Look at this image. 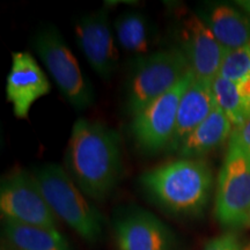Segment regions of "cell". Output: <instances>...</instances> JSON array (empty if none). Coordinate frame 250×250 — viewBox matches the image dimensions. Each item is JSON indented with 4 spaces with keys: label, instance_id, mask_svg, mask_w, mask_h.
<instances>
[{
    "label": "cell",
    "instance_id": "17",
    "mask_svg": "<svg viewBox=\"0 0 250 250\" xmlns=\"http://www.w3.org/2000/svg\"><path fill=\"white\" fill-rule=\"evenodd\" d=\"M117 44L129 54L145 56L151 54L153 33L148 19L139 12H125L114 23Z\"/></svg>",
    "mask_w": 250,
    "mask_h": 250
},
{
    "label": "cell",
    "instance_id": "3",
    "mask_svg": "<svg viewBox=\"0 0 250 250\" xmlns=\"http://www.w3.org/2000/svg\"><path fill=\"white\" fill-rule=\"evenodd\" d=\"M33 174L56 217L87 243L101 241L104 218L64 168L46 164L36 168Z\"/></svg>",
    "mask_w": 250,
    "mask_h": 250
},
{
    "label": "cell",
    "instance_id": "4",
    "mask_svg": "<svg viewBox=\"0 0 250 250\" xmlns=\"http://www.w3.org/2000/svg\"><path fill=\"white\" fill-rule=\"evenodd\" d=\"M126 85V107L136 115L176 85L190 72L179 49H162L134 59Z\"/></svg>",
    "mask_w": 250,
    "mask_h": 250
},
{
    "label": "cell",
    "instance_id": "2",
    "mask_svg": "<svg viewBox=\"0 0 250 250\" xmlns=\"http://www.w3.org/2000/svg\"><path fill=\"white\" fill-rule=\"evenodd\" d=\"M139 182L165 211L180 217H193L201 214L208 205L213 176L205 161L180 158L147 170Z\"/></svg>",
    "mask_w": 250,
    "mask_h": 250
},
{
    "label": "cell",
    "instance_id": "6",
    "mask_svg": "<svg viewBox=\"0 0 250 250\" xmlns=\"http://www.w3.org/2000/svg\"><path fill=\"white\" fill-rule=\"evenodd\" d=\"M214 213L225 227L239 228L249 224L250 156L229 144L218 177Z\"/></svg>",
    "mask_w": 250,
    "mask_h": 250
},
{
    "label": "cell",
    "instance_id": "18",
    "mask_svg": "<svg viewBox=\"0 0 250 250\" xmlns=\"http://www.w3.org/2000/svg\"><path fill=\"white\" fill-rule=\"evenodd\" d=\"M215 103L232 122L234 127L250 120V95L236 83L217 77L212 83Z\"/></svg>",
    "mask_w": 250,
    "mask_h": 250
},
{
    "label": "cell",
    "instance_id": "12",
    "mask_svg": "<svg viewBox=\"0 0 250 250\" xmlns=\"http://www.w3.org/2000/svg\"><path fill=\"white\" fill-rule=\"evenodd\" d=\"M51 90L49 79L29 52H13L6 80V95L15 117L24 120L37 100Z\"/></svg>",
    "mask_w": 250,
    "mask_h": 250
},
{
    "label": "cell",
    "instance_id": "16",
    "mask_svg": "<svg viewBox=\"0 0 250 250\" xmlns=\"http://www.w3.org/2000/svg\"><path fill=\"white\" fill-rule=\"evenodd\" d=\"M2 235L5 242L15 250H73L57 228L4 220Z\"/></svg>",
    "mask_w": 250,
    "mask_h": 250
},
{
    "label": "cell",
    "instance_id": "9",
    "mask_svg": "<svg viewBox=\"0 0 250 250\" xmlns=\"http://www.w3.org/2000/svg\"><path fill=\"white\" fill-rule=\"evenodd\" d=\"M193 78L190 71L170 90L133 115L131 132L139 147L147 152L168 148L176 126L180 101Z\"/></svg>",
    "mask_w": 250,
    "mask_h": 250
},
{
    "label": "cell",
    "instance_id": "23",
    "mask_svg": "<svg viewBox=\"0 0 250 250\" xmlns=\"http://www.w3.org/2000/svg\"><path fill=\"white\" fill-rule=\"evenodd\" d=\"M0 250H15V249L12 248V247L9 246V245H7V243H6V242H2L1 243V249H0Z\"/></svg>",
    "mask_w": 250,
    "mask_h": 250
},
{
    "label": "cell",
    "instance_id": "11",
    "mask_svg": "<svg viewBox=\"0 0 250 250\" xmlns=\"http://www.w3.org/2000/svg\"><path fill=\"white\" fill-rule=\"evenodd\" d=\"M117 250H174L176 236L168 225L139 208L125 211L114 223Z\"/></svg>",
    "mask_w": 250,
    "mask_h": 250
},
{
    "label": "cell",
    "instance_id": "24",
    "mask_svg": "<svg viewBox=\"0 0 250 250\" xmlns=\"http://www.w3.org/2000/svg\"><path fill=\"white\" fill-rule=\"evenodd\" d=\"M242 250H250V245H248V246H247V247H246V248H243Z\"/></svg>",
    "mask_w": 250,
    "mask_h": 250
},
{
    "label": "cell",
    "instance_id": "19",
    "mask_svg": "<svg viewBox=\"0 0 250 250\" xmlns=\"http://www.w3.org/2000/svg\"><path fill=\"white\" fill-rule=\"evenodd\" d=\"M219 76L236 83L250 95V44L228 52Z\"/></svg>",
    "mask_w": 250,
    "mask_h": 250
},
{
    "label": "cell",
    "instance_id": "8",
    "mask_svg": "<svg viewBox=\"0 0 250 250\" xmlns=\"http://www.w3.org/2000/svg\"><path fill=\"white\" fill-rule=\"evenodd\" d=\"M0 211L4 220L57 228V217L46 203L35 176L26 170H13L2 177Z\"/></svg>",
    "mask_w": 250,
    "mask_h": 250
},
{
    "label": "cell",
    "instance_id": "21",
    "mask_svg": "<svg viewBox=\"0 0 250 250\" xmlns=\"http://www.w3.org/2000/svg\"><path fill=\"white\" fill-rule=\"evenodd\" d=\"M228 144L236 146L237 148L250 156V120L240 126L234 127Z\"/></svg>",
    "mask_w": 250,
    "mask_h": 250
},
{
    "label": "cell",
    "instance_id": "15",
    "mask_svg": "<svg viewBox=\"0 0 250 250\" xmlns=\"http://www.w3.org/2000/svg\"><path fill=\"white\" fill-rule=\"evenodd\" d=\"M234 130L232 122L220 108L213 111L193 129L180 144L176 153L182 159H198L208 154L226 140H229Z\"/></svg>",
    "mask_w": 250,
    "mask_h": 250
},
{
    "label": "cell",
    "instance_id": "7",
    "mask_svg": "<svg viewBox=\"0 0 250 250\" xmlns=\"http://www.w3.org/2000/svg\"><path fill=\"white\" fill-rule=\"evenodd\" d=\"M174 36L175 48L184 55L193 76L213 83L220 74L227 51L201 17L193 12L176 13Z\"/></svg>",
    "mask_w": 250,
    "mask_h": 250
},
{
    "label": "cell",
    "instance_id": "20",
    "mask_svg": "<svg viewBox=\"0 0 250 250\" xmlns=\"http://www.w3.org/2000/svg\"><path fill=\"white\" fill-rule=\"evenodd\" d=\"M203 250H242V248L236 234L225 233L210 240Z\"/></svg>",
    "mask_w": 250,
    "mask_h": 250
},
{
    "label": "cell",
    "instance_id": "25",
    "mask_svg": "<svg viewBox=\"0 0 250 250\" xmlns=\"http://www.w3.org/2000/svg\"><path fill=\"white\" fill-rule=\"evenodd\" d=\"M249 224H250V217H249Z\"/></svg>",
    "mask_w": 250,
    "mask_h": 250
},
{
    "label": "cell",
    "instance_id": "13",
    "mask_svg": "<svg viewBox=\"0 0 250 250\" xmlns=\"http://www.w3.org/2000/svg\"><path fill=\"white\" fill-rule=\"evenodd\" d=\"M217 107L211 81L193 78L184 92L177 111L176 126L168 151L176 152L182 140Z\"/></svg>",
    "mask_w": 250,
    "mask_h": 250
},
{
    "label": "cell",
    "instance_id": "1",
    "mask_svg": "<svg viewBox=\"0 0 250 250\" xmlns=\"http://www.w3.org/2000/svg\"><path fill=\"white\" fill-rule=\"evenodd\" d=\"M66 167L88 198L105 201L123 171L120 134L101 122L77 120L68 140Z\"/></svg>",
    "mask_w": 250,
    "mask_h": 250
},
{
    "label": "cell",
    "instance_id": "22",
    "mask_svg": "<svg viewBox=\"0 0 250 250\" xmlns=\"http://www.w3.org/2000/svg\"><path fill=\"white\" fill-rule=\"evenodd\" d=\"M236 5L250 17V0H239V1H236Z\"/></svg>",
    "mask_w": 250,
    "mask_h": 250
},
{
    "label": "cell",
    "instance_id": "5",
    "mask_svg": "<svg viewBox=\"0 0 250 250\" xmlns=\"http://www.w3.org/2000/svg\"><path fill=\"white\" fill-rule=\"evenodd\" d=\"M33 48L67 102L85 110L94 102V89L78 64L66 41L52 24L42 27L33 39Z\"/></svg>",
    "mask_w": 250,
    "mask_h": 250
},
{
    "label": "cell",
    "instance_id": "10",
    "mask_svg": "<svg viewBox=\"0 0 250 250\" xmlns=\"http://www.w3.org/2000/svg\"><path fill=\"white\" fill-rule=\"evenodd\" d=\"M74 36L93 71L102 80L110 79L117 70L120 52L107 9L90 12L78 19Z\"/></svg>",
    "mask_w": 250,
    "mask_h": 250
},
{
    "label": "cell",
    "instance_id": "14",
    "mask_svg": "<svg viewBox=\"0 0 250 250\" xmlns=\"http://www.w3.org/2000/svg\"><path fill=\"white\" fill-rule=\"evenodd\" d=\"M218 42L228 52L250 44V17L227 4L206 6L199 13Z\"/></svg>",
    "mask_w": 250,
    "mask_h": 250
}]
</instances>
